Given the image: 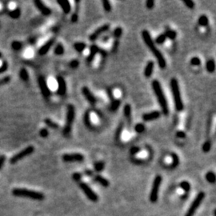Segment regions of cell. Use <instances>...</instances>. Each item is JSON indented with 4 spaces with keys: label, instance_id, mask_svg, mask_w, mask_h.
<instances>
[{
    "label": "cell",
    "instance_id": "cell-45",
    "mask_svg": "<svg viewBox=\"0 0 216 216\" xmlns=\"http://www.w3.org/2000/svg\"><path fill=\"white\" fill-rule=\"evenodd\" d=\"M11 47H12V48L14 49V50H18L21 49L22 43L18 41H14L12 43H11Z\"/></svg>",
    "mask_w": 216,
    "mask_h": 216
},
{
    "label": "cell",
    "instance_id": "cell-56",
    "mask_svg": "<svg viewBox=\"0 0 216 216\" xmlns=\"http://www.w3.org/2000/svg\"><path fill=\"white\" fill-rule=\"evenodd\" d=\"M85 172H86V175H89V176H91V175H92V171H90V170H87Z\"/></svg>",
    "mask_w": 216,
    "mask_h": 216
},
{
    "label": "cell",
    "instance_id": "cell-10",
    "mask_svg": "<svg viewBox=\"0 0 216 216\" xmlns=\"http://www.w3.org/2000/svg\"><path fill=\"white\" fill-rule=\"evenodd\" d=\"M62 159L66 163H81L84 160V156L80 153L64 154Z\"/></svg>",
    "mask_w": 216,
    "mask_h": 216
},
{
    "label": "cell",
    "instance_id": "cell-14",
    "mask_svg": "<svg viewBox=\"0 0 216 216\" xmlns=\"http://www.w3.org/2000/svg\"><path fill=\"white\" fill-rule=\"evenodd\" d=\"M57 94L59 95H64L66 92V83L65 79L62 76H58L57 79Z\"/></svg>",
    "mask_w": 216,
    "mask_h": 216
},
{
    "label": "cell",
    "instance_id": "cell-57",
    "mask_svg": "<svg viewBox=\"0 0 216 216\" xmlns=\"http://www.w3.org/2000/svg\"><path fill=\"white\" fill-rule=\"evenodd\" d=\"M109 38H110L109 36H105V37L103 38V42H107V40H109Z\"/></svg>",
    "mask_w": 216,
    "mask_h": 216
},
{
    "label": "cell",
    "instance_id": "cell-28",
    "mask_svg": "<svg viewBox=\"0 0 216 216\" xmlns=\"http://www.w3.org/2000/svg\"><path fill=\"white\" fill-rule=\"evenodd\" d=\"M165 35H166V39H169L171 40H174L176 38L177 33L175 30H167L166 31V33H164Z\"/></svg>",
    "mask_w": 216,
    "mask_h": 216
},
{
    "label": "cell",
    "instance_id": "cell-9",
    "mask_svg": "<svg viewBox=\"0 0 216 216\" xmlns=\"http://www.w3.org/2000/svg\"><path fill=\"white\" fill-rule=\"evenodd\" d=\"M79 187H80L81 190L83 191V193L85 194L87 198L92 202H97L98 200V196L97 195L96 193L91 189V187L89 185H87L85 182H80L79 184Z\"/></svg>",
    "mask_w": 216,
    "mask_h": 216
},
{
    "label": "cell",
    "instance_id": "cell-23",
    "mask_svg": "<svg viewBox=\"0 0 216 216\" xmlns=\"http://www.w3.org/2000/svg\"><path fill=\"white\" fill-rule=\"evenodd\" d=\"M206 69L209 73H213L215 70V63L213 59H209L206 63Z\"/></svg>",
    "mask_w": 216,
    "mask_h": 216
},
{
    "label": "cell",
    "instance_id": "cell-47",
    "mask_svg": "<svg viewBox=\"0 0 216 216\" xmlns=\"http://www.w3.org/2000/svg\"><path fill=\"white\" fill-rule=\"evenodd\" d=\"M40 134L42 138H47L49 134L48 130L46 128H42L40 131Z\"/></svg>",
    "mask_w": 216,
    "mask_h": 216
},
{
    "label": "cell",
    "instance_id": "cell-32",
    "mask_svg": "<svg viewBox=\"0 0 216 216\" xmlns=\"http://www.w3.org/2000/svg\"><path fill=\"white\" fill-rule=\"evenodd\" d=\"M123 123H121L119 125L118 128L116 129V131H115V135H114V138L116 140H119L120 138H121L122 135V132H123Z\"/></svg>",
    "mask_w": 216,
    "mask_h": 216
},
{
    "label": "cell",
    "instance_id": "cell-18",
    "mask_svg": "<svg viewBox=\"0 0 216 216\" xmlns=\"http://www.w3.org/2000/svg\"><path fill=\"white\" fill-rule=\"evenodd\" d=\"M161 113L159 111H154L151 112L146 113L143 115V119L144 122H150L152 120H155L160 117Z\"/></svg>",
    "mask_w": 216,
    "mask_h": 216
},
{
    "label": "cell",
    "instance_id": "cell-6",
    "mask_svg": "<svg viewBox=\"0 0 216 216\" xmlns=\"http://www.w3.org/2000/svg\"><path fill=\"white\" fill-rule=\"evenodd\" d=\"M162 176L161 175H157L153 181V184H152V187L150 190V201L151 203H156L157 202L158 198H159V191L160 189L161 183H162Z\"/></svg>",
    "mask_w": 216,
    "mask_h": 216
},
{
    "label": "cell",
    "instance_id": "cell-43",
    "mask_svg": "<svg viewBox=\"0 0 216 216\" xmlns=\"http://www.w3.org/2000/svg\"><path fill=\"white\" fill-rule=\"evenodd\" d=\"M9 14H10V16L13 18H18V17L20 16V9L19 8H16V9L14 10V11H11Z\"/></svg>",
    "mask_w": 216,
    "mask_h": 216
},
{
    "label": "cell",
    "instance_id": "cell-16",
    "mask_svg": "<svg viewBox=\"0 0 216 216\" xmlns=\"http://www.w3.org/2000/svg\"><path fill=\"white\" fill-rule=\"evenodd\" d=\"M34 4H35L38 10H39L43 15H45V16H48V15H50V14H51V10H50V8H48V7L45 5L42 1H40V0H35V1H34Z\"/></svg>",
    "mask_w": 216,
    "mask_h": 216
},
{
    "label": "cell",
    "instance_id": "cell-36",
    "mask_svg": "<svg viewBox=\"0 0 216 216\" xmlns=\"http://www.w3.org/2000/svg\"><path fill=\"white\" fill-rule=\"evenodd\" d=\"M123 113L127 118H130V114H131V106L130 104H126L123 108Z\"/></svg>",
    "mask_w": 216,
    "mask_h": 216
},
{
    "label": "cell",
    "instance_id": "cell-12",
    "mask_svg": "<svg viewBox=\"0 0 216 216\" xmlns=\"http://www.w3.org/2000/svg\"><path fill=\"white\" fill-rule=\"evenodd\" d=\"M109 29H110V24H104V25L101 26V27H99L98 28H97L96 30H95V31H94V32L90 35V37H89L90 40H91V42L95 41V40H98V37H99L101 34H104L105 32L108 31Z\"/></svg>",
    "mask_w": 216,
    "mask_h": 216
},
{
    "label": "cell",
    "instance_id": "cell-21",
    "mask_svg": "<svg viewBox=\"0 0 216 216\" xmlns=\"http://www.w3.org/2000/svg\"><path fill=\"white\" fill-rule=\"evenodd\" d=\"M95 181L96 182H98V184H100L101 186L104 187H108L110 185L109 181L107 180L106 178H104L103 176H102V175H96V176L95 177Z\"/></svg>",
    "mask_w": 216,
    "mask_h": 216
},
{
    "label": "cell",
    "instance_id": "cell-4",
    "mask_svg": "<svg viewBox=\"0 0 216 216\" xmlns=\"http://www.w3.org/2000/svg\"><path fill=\"white\" fill-rule=\"evenodd\" d=\"M13 195L17 197H25V198H31L38 201H42L44 199V195L39 191H32V190L26 189V188H15L12 191Z\"/></svg>",
    "mask_w": 216,
    "mask_h": 216
},
{
    "label": "cell",
    "instance_id": "cell-44",
    "mask_svg": "<svg viewBox=\"0 0 216 216\" xmlns=\"http://www.w3.org/2000/svg\"><path fill=\"white\" fill-rule=\"evenodd\" d=\"M140 151H141V149H140L139 146H133V147L130 148V154L131 156H135L136 155H138Z\"/></svg>",
    "mask_w": 216,
    "mask_h": 216
},
{
    "label": "cell",
    "instance_id": "cell-54",
    "mask_svg": "<svg viewBox=\"0 0 216 216\" xmlns=\"http://www.w3.org/2000/svg\"><path fill=\"white\" fill-rule=\"evenodd\" d=\"M7 64L6 62H4V63L2 64V66L0 67V73H1V72H3L4 71L7 70Z\"/></svg>",
    "mask_w": 216,
    "mask_h": 216
},
{
    "label": "cell",
    "instance_id": "cell-40",
    "mask_svg": "<svg viewBox=\"0 0 216 216\" xmlns=\"http://www.w3.org/2000/svg\"><path fill=\"white\" fill-rule=\"evenodd\" d=\"M103 9L105 10V11L107 12H110L111 11V3L108 1V0H103Z\"/></svg>",
    "mask_w": 216,
    "mask_h": 216
},
{
    "label": "cell",
    "instance_id": "cell-46",
    "mask_svg": "<svg viewBox=\"0 0 216 216\" xmlns=\"http://www.w3.org/2000/svg\"><path fill=\"white\" fill-rule=\"evenodd\" d=\"M183 3L189 9H193L195 7V3L193 2L192 0H183Z\"/></svg>",
    "mask_w": 216,
    "mask_h": 216
},
{
    "label": "cell",
    "instance_id": "cell-26",
    "mask_svg": "<svg viewBox=\"0 0 216 216\" xmlns=\"http://www.w3.org/2000/svg\"><path fill=\"white\" fill-rule=\"evenodd\" d=\"M87 47L86 43H82V42H78V43H75L74 44V48L77 50L79 53H82Z\"/></svg>",
    "mask_w": 216,
    "mask_h": 216
},
{
    "label": "cell",
    "instance_id": "cell-11",
    "mask_svg": "<svg viewBox=\"0 0 216 216\" xmlns=\"http://www.w3.org/2000/svg\"><path fill=\"white\" fill-rule=\"evenodd\" d=\"M38 82H39V86H40V90H41V92L43 94V97L46 98H48L50 96V89L48 87V85L47 83V81L44 79L43 76H40L39 79H38Z\"/></svg>",
    "mask_w": 216,
    "mask_h": 216
},
{
    "label": "cell",
    "instance_id": "cell-7",
    "mask_svg": "<svg viewBox=\"0 0 216 216\" xmlns=\"http://www.w3.org/2000/svg\"><path fill=\"white\" fill-rule=\"evenodd\" d=\"M204 198H205V193L204 192H199L198 194L195 198L194 199V201L192 202V203L190 206L189 209H188L187 212L186 213L185 216H194L195 214V211H197L198 207H199L200 204L202 203V202L203 201Z\"/></svg>",
    "mask_w": 216,
    "mask_h": 216
},
{
    "label": "cell",
    "instance_id": "cell-8",
    "mask_svg": "<svg viewBox=\"0 0 216 216\" xmlns=\"http://www.w3.org/2000/svg\"><path fill=\"white\" fill-rule=\"evenodd\" d=\"M34 147L33 146H27L25 149L22 150L21 151H19L18 153L15 154L14 155H13L12 157L11 158V159H10V163H11V164H14V163H18V161H20L21 159L30 155L34 152Z\"/></svg>",
    "mask_w": 216,
    "mask_h": 216
},
{
    "label": "cell",
    "instance_id": "cell-52",
    "mask_svg": "<svg viewBox=\"0 0 216 216\" xmlns=\"http://www.w3.org/2000/svg\"><path fill=\"white\" fill-rule=\"evenodd\" d=\"M6 156L4 155H0V169L3 167V166L4 163H5L6 161Z\"/></svg>",
    "mask_w": 216,
    "mask_h": 216
},
{
    "label": "cell",
    "instance_id": "cell-27",
    "mask_svg": "<svg viewBox=\"0 0 216 216\" xmlns=\"http://www.w3.org/2000/svg\"><path fill=\"white\" fill-rule=\"evenodd\" d=\"M206 179H207V182H210V183H214L215 179H216V177L214 172L213 171L207 172V175H206Z\"/></svg>",
    "mask_w": 216,
    "mask_h": 216
},
{
    "label": "cell",
    "instance_id": "cell-22",
    "mask_svg": "<svg viewBox=\"0 0 216 216\" xmlns=\"http://www.w3.org/2000/svg\"><path fill=\"white\" fill-rule=\"evenodd\" d=\"M171 163L170 164V167L171 168V169H174V168L177 167V166H179V156H178V155H176L175 153H172L171 155Z\"/></svg>",
    "mask_w": 216,
    "mask_h": 216
},
{
    "label": "cell",
    "instance_id": "cell-5",
    "mask_svg": "<svg viewBox=\"0 0 216 216\" xmlns=\"http://www.w3.org/2000/svg\"><path fill=\"white\" fill-rule=\"evenodd\" d=\"M75 108L74 105L69 104L67 106V111H66V123H65V127L63 128V133L64 136H68L70 134L71 131V127L73 122L75 120Z\"/></svg>",
    "mask_w": 216,
    "mask_h": 216
},
{
    "label": "cell",
    "instance_id": "cell-34",
    "mask_svg": "<svg viewBox=\"0 0 216 216\" xmlns=\"http://www.w3.org/2000/svg\"><path fill=\"white\" fill-rule=\"evenodd\" d=\"M211 141L207 140V141H206L205 143L203 144L202 150L204 152V153H208V152L211 150Z\"/></svg>",
    "mask_w": 216,
    "mask_h": 216
},
{
    "label": "cell",
    "instance_id": "cell-55",
    "mask_svg": "<svg viewBox=\"0 0 216 216\" xmlns=\"http://www.w3.org/2000/svg\"><path fill=\"white\" fill-rule=\"evenodd\" d=\"M78 14H76V13H75V14H72V16H71V22L72 23H76L77 21H78Z\"/></svg>",
    "mask_w": 216,
    "mask_h": 216
},
{
    "label": "cell",
    "instance_id": "cell-39",
    "mask_svg": "<svg viewBox=\"0 0 216 216\" xmlns=\"http://www.w3.org/2000/svg\"><path fill=\"white\" fill-rule=\"evenodd\" d=\"M179 186H180V187L182 188L184 191H186V192H187V191H189L190 190H191V184H190L187 181H182Z\"/></svg>",
    "mask_w": 216,
    "mask_h": 216
},
{
    "label": "cell",
    "instance_id": "cell-41",
    "mask_svg": "<svg viewBox=\"0 0 216 216\" xmlns=\"http://www.w3.org/2000/svg\"><path fill=\"white\" fill-rule=\"evenodd\" d=\"M190 63H191V65H192V66H200V64H201V60H200V59L198 57H193L191 58V59L190 60Z\"/></svg>",
    "mask_w": 216,
    "mask_h": 216
},
{
    "label": "cell",
    "instance_id": "cell-20",
    "mask_svg": "<svg viewBox=\"0 0 216 216\" xmlns=\"http://www.w3.org/2000/svg\"><path fill=\"white\" fill-rule=\"evenodd\" d=\"M154 67H155V63L153 61H149L148 63H146L144 68V76L146 78H150L151 76L153 74Z\"/></svg>",
    "mask_w": 216,
    "mask_h": 216
},
{
    "label": "cell",
    "instance_id": "cell-48",
    "mask_svg": "<svg viewBox=\"0 0 216 216\" xmlns=\"http://www.w3.org/2000/svg\"><path fill=\"white\" fill-rule=\"evenodd\" d=\"M79 66V62L77 59H74L70 63V66L72 69H75Z\"/></svg>",
    "mask_w": 216,
    "mask_h": 216
},
{
    "label": "cell",
    "instance_id": "cell-33",
    "mask_svg": "<svg viewBox=\"0 0 216 216\" xmlns=\"http://www.w3.org/2000/svg\"><path fill=\"white\" fill-rule=\"evenodd\" d=\"M19 75L22 80L25 81V82H27V81L29 80L28 72H27V71L26 70L25 68L21 69V71H20V72H19Z\"/></svg>",
    "mask_w": 216,
    "mask_h": 216
},
{
    "label": "cell",
    "instance_id": "cell-1",
    "mask_svg": "<svg viewBox=\"0 0 216 216\" xmlns=\"http://www.w3.org/2000/svg\"><path fill=\"white\" fill-rule=\"evenodd\" d=\"M142 38H143V41H144L145 44L146 45V47L150 49L151 53L153 54L154 56L156 58L157 62L159 63V66L161 69H164L166 66V62L164 56L163 55V54L161 53L160 50L156 47V45L155 42L152 40L151 36H150V33L148 30H144L142 32Z\"/></svg>",
    "mask_w": 216,
    "mask_h": 216
},
{
    "label": "cell",
    "instance_id": "cell-51",
    "mask_svg": "<svg viewBox=\"0 0 216 216\" xmlns=\"http://www.w3.org/2000/svg\"><path fill=\"white\" fill-rule=\"evenodd\" d=\"M176 136L178 138H179V139H184V138L186 137V133L182 131V130H179V131L176 132Z\"/></svg>",
    "mask_w": 216,
    "mask_h": 216
},
{
    "label": "cell",
    "instance_id": "cell-50",
    "mask_svg": "<svg viewBox=\"0 0 216 216\" xmlns=\"http://www.w3.org/2000/svg\"><path fill=\"white\" fill-rule=\"evenodd\" d=\"M81 178H82V175L80 173H79V172H75L72 175V179L75 181H79L81 179Z\"/></svg>",
    "mask_w": 216,
    "mask_h": 216
},
{
    "label": "cell",
    "instance_id": "cell-58",
    "mask_svg": "<svg viewBox=\"0 0 216 216\" xmlns=\"http://www.w3.org/2000/svg\"><path fill=\"white\" fill-rule=\"evenodd\" d=\"M1 56H2V54L0 53V58H1Z\"/></svg>",
    "mask_w": 216,
    "mask_h": 216
},
{
    "label": "cell",
    "instance_id": "cell-13",
    "mask_svg": "<svg viewBox=\"0 0 216 216\" xmlns=\"http://www.w3.org/2000/svg\"><path fill=\"white\" fill-rule=\"evenodd\" d=\"M98 53L102 54L103 55H104L106 54L105 52H104L103 50H101L98 46H96V45H92L91 47V50H90L89 55H88L87 58V62L88 63H91V62L94 60L95 55H96L97 54H98Z\"/></svg>",
    "mask_w": 216,
    "mask_h": 216
},
{
    "label": "cell",
    "instance_id": "cell-15",
    "mask_svg": "<svg viewBox=\"0 0 216 216\" xmlns=\"http://www.w3.org/2000/svg\"><path fill=\"white\" fill-rule=\"evenodd\" d=\"M82 95H83V96L85 97V98L87 100L88 102H89L91 105H95V104L96 103H97L96 98H95V95L92 94V92L90 91L89 88L87 87H83L82 88Z\"/></svg>",
    "mask_w": 216,
    "mask_h": 216
},
{
    "label": "cell",
    "instance_id": "cell-31",
    "mask_svg": "<svg viewBox=\"0 0 216 216\" xmlns=\"http://www.w3.org/2000/svg\"><path fill=\"white\" fill-rule=\"evenodd\" d=\"M44 123H45V124H46L47 127H50V128L58 129V127H59V125H58L57 123H55L54 121H52V120L50 119H46L44 120Z\"/></svg>",
    "mask_w": 216,
    "mask_h": 216
},
{
    "label": "cell",
    "instance_id": "cell-38",
    "mask_svg": "<svg viewBox=\"0 0 216 216\" xmlns=\"http://www.w3.org/2000/svg\"><path fill=\"white\" fill-rule=\"evenodd\" d=\"M166 35H165V34H159L157 38H156L155 43H157V44L161 45V44H163V43L166 42Z\"/></svg>",
    "mask_w": 216,
    "mask_h": 216
},
{
    "label": "cell",
    "instance_id": "cell-17",
    "mask_svg": "<svg viewBox=\"0 0 216 216\" xmlns=\"http://www.w3.org/2000/svg\"><path fill=\"white\" fill-rule=\"evenodd\" d=\"M54 43H55V39L52 38V39L49 40L47 43H45L44 44L40 47V50H39V54H40V55H46V54L49 51V50L51 48Z\"/></svg>",
    "mask_w": 216,
    "mask_h": 216
},
{
    "label": "cell",
    "instance_id": "cell-35",
    "mask_svg": "<svg viewBox=\"0 0 216 216\" xmlns=\"http://www.w3.org/2000/svg\"><path fill=\"white\" fill-rule=\"evenodd\" d=\"M94 166H95V169L96 171H102L104 169L105 163H104V162H103V161H98V162H96V163H95Z\"/></svg>",
    "mask_w": 216,
    "mask_h": 216
},
{
    "label": "cell",
    "instance_id": "cell-29",
    "mask_svg": "<svg viewBox=\"0 0 216 216\" xmlns=\"http://www.w3.org/2000/svg\"><path fill=\"white\" fill-rule=\"evenodd\" d=\"M121 105V101L119 99H113L111 104V110L112 111H115L119 109V107Z\"/></svg>",
    "mask_w": 216,
    "mask_h": 216
},
{
    "label": "cell",
    "instance_id": "cell-53",
    "mask_svg": "<svg viewBox=\"0 0 216 216\" xmlns=\"http://www.w3.org/2000/svg\"><path fill=\"white\" fill-rule=\"evenodd\" d=\"M10 79H10L9 76H7V77H6V78H4V79H1V80H0V85H1V84L7 83V82H9Z\"/></svg>",
    "mask_w": 216,
    "mask_h": 216
},
{
    "label": "cell",
    "instance_id": "cell-24",
    "mask_svg": "<svg viewBox=\"0 0 216 216\" xmlns=\"http://www.w3.org/2000/svg\"><path fill=\"white\" fill-rule=\"evenodd\" d=\"M198 25L201 26V27H207L208 24H209V19H208V17L205 14H203L198 18Z\"/></svg>",
    "mask_w": 216,
    "mask_h": 216
},
{
    "label": "cell",
    "instance_id": "cell-25",
    "mask_svg": "<svg viewBox=\"0 0 216 216\" xmlns=\"http://www.w3.org/2000/svg\"><path fill=\"white\" fill-rule=\"evenodd\" d=\"M84 123L85 125L88 127V128H91L92 127V123L91 121V111H87L84 115Z\"/></svg>",
    "mask_w": 216,
    "mask_h": 216
},
{
    "label": "cell",
    "instance_id": "cell-49",
    "mask_svg": "<svg viewBox=\"0 0 216 216\" xmlns=\"http://www.w3.org/2000/svg\"><path fill=\"white\" fill-rule=\"evenodd\" d=\"M155 6V1L154 0H147L146 2V7L148 9H152Z\"/></svg>",
    "mask_w": 216,
    "mask_h": 216
},
{
    "label": "cell",
    "instance_id": "cell-19",
    "mask_svg": "<svg viewBox=\"0 0 216 216\" xmlns=\"http://www.w3.org/2000/svg\"><path fill=\"white\" fill-rule=\"evenodd\" d=\"M57 3L60 6L65 14H69L70 13L71 10V7L69 1H67V0H58Z\"/></svg>",
    "mask_w": 216,
    "mask_h": 216
},
{
    "label": "cell",
    "instance_id": "cell-3",
    "mask_svg": "<svg viewBox=\"0 0 216 216\" xmlns=\"http://www.w3.org/2000/svg\"><path fill=\"white\" fill-rule=\"evenodd\" d=\"M171 89L172 95H173L175 109H176L177 111H182L184 108V106L183 103H182V97H181L179 82L175 78L171 79Z\"/></svg>",
    "mask_w": 216,
    "mask_h": 216
},
{
    "label": "cell",
    "instance_id": "cell-30",
    "mask_svg": "<svg viewBox=\"0 0 216 216\" xmlns=\"http://www.w3.org/2000/svg\"><path fill=\"white\" fill-rule=\"evenodd\" d=\"M54 52L55 54L56 55H62L63 53H64V47L61 43H59V44L55 47V50H54Z\"/></svg>",
    "mask_w": 216,
    "mask_h": 216
},
{
    "label": "cell",
    "instance_id": "cell-42",
    "mask_svg": "<svg viewBox=\"0 0 216 216\" xmlns=\"http://www.w3.org/2000/svg\"><path fill=\"white\" fill-rule=\"evenodd\" d=\"M122 34H123V29L119 27H116V28L113 30V36L114 38H120Z\"/></svg>",
    "mask_w": 216,
    "mask_h": 216
},
{
    "label": "cell",
    "instance_id": "cell-37",
    "mask_svg": "<svg viewBox=\"0 0 216 216\" xmlns=\"http://www.w3.org/2000/svg\"><path fill=\"white\" fill-rule=\"evenodd\" d=\"M145 129H146V127H145L143 123H137V124L134 126V130H135L136 132L139 133V134L144 132Z\"/></svg>",
    "mask_w": 216,
    "mask_h": 216
},
{
    "label": "cell",
    "instance_id": "cell-2",
    "mask_svg": "<svg viewBox=\"0 0 216 216\" xmlns=\"http://www.w3.org/2000/svg\"><path fill=\"white\" fill-rule=\"evenodd\" d=\"M152 88H153L154 93L155 95L156 98L158 100V103H159L161 109L163 111V113L165 115H167L169 114V107H168L167 100H166V96L163 93V88L161 87L160 82L158 80H154L152 82Z\"/></svg>",
    "mask_w": 216,
    "mask_h": 216
}]
</instances>
